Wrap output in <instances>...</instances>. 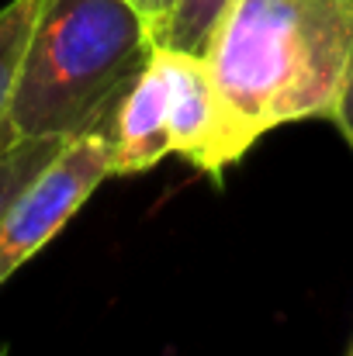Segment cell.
<instances>
[{
    "label": "cell",
    "mask_w": 353,
    "mask_h": 356,
    "mask_svg": "<svg viewBox=\"0 0 353 356\" xmlns=\"http://www.w3.org/2000/svg\"><path fill=\"white\" fill-rule=\"evenodd\" d=\"M205 59L249 145L336 121L353 83V0H233Z\"/></svg>",
    "instance_id": "6da1fadb"
},
{
    "label": "cell",
    "mask_w": 353,
    "mask_h": 356,
    "mask_svg": "<svg viewBox=\"0 0 353 356\" xmlns=\"http://www.w3.org/2000/svg\"><path fill=\"white\" fill-rule=\"evenodd\" d=\"M152 49L132 0H38L7 131L14 138L104 131Z\"/></svg>",
    "instance_id": "7a4b0ae2"
},
{
    "label": "cell",
    "mask_w": 353,
    "mask_h": 356,
    "mask_svg": "<svg viewBox=\"0 0 353 356\" xmlns=\"http://www.w3.org/2000/svg\"><path fill=\"white\" fill-rule=\"evenodd\" d=\"M108 177L111 149L104 131H80L59 145L0 215V287L84 211Z\"/></svg>",
    "instance_id": "3957f363"
},
{
    "label": "cell",
    "mask_w": 353,
    "mask_h": 356,
    "mask_svg": "<svg viewBox=\"0 0 353 356\" xmlns=\"http://www.w3.org/2000/svg\"><path fill=\"white\" fill-rule=\"evenodd\" d=\"M156 59L166 80V135L170 156L184 159L222 187L226 173L253 149L215 87L205 56L156 45Z\"/></svg>",
    "instance_id": "277c9868"
},
{
    "label": "cell",
    "mask_w": 353,
    "mask_h": 356,
    "mask_svg": "<svg viewBox=\"0 0 353 356\" xmlns=\"http://www.w3.org/2000/svg\"><path fill=\"white\" fill-rule=\"evenodd\" d=\"M111 149V177L149 173L170 156L166 135V80L156 59V49L139 73V80L125 90L115 115L104 128Z\"/></svg>",
    "instance_id": "5b68a950"
},
{
    "label": "cell",
    "mask_w": 353,
    "mask_h": 356,
    "mask_svg": "<svg viewBox=\"0 0 353 356\" xmlns=\"http://www.w3.org/2000/svg\"><path fill=\"white\" fill-rule=\"evenodd\" d=\"M35 10H38V0H7L0 7V142L14 138L7 131V111L17 87V70H21L28 35H31Z\"/></svg>",
    "instance_id": "8992f818"
},
{
    "label": "cell",
    "mask_w": 353,
    "mask_h": 356,
    "mask_svg": "<svg viewBox=\"0 0 353 356\" xmlns=\"http://www.w3.org/2000/svg\"><path fill=\"white\" fill-rule=\"evenodd\" d=\"M229 7H233V0H173L163 45L205 56L208 45H212V35L222 24Z\"/></svg>",
    "instance_id": "52a82bcc"
},
{
    "label": "cell",
    "mask_w": 353,
    "mask_h": 356,
    "mask_svg": "<svg viewBox=\"0 0 353 356\" xmlns=\"http://www.w3.org/2000/svg\"><path fill=\"white\" fill-rule=\"evenodd\" d=\"M66 138H7L0 142V215L14 194L59 152Z\"/></svg>",
    "instance_id": "ba28073f"
},
{
    "label": "cell",
    "mask_w": 353,
    "mask_h": 356,
    "mask_svg": "<svg viewBox=\"0 0 353 356\" xmlns=\"http://www.w3.org/2000/svg\"><path fill=\"white\" fill-rule=\"evenodd\" d=\"M132 7H135L139 17L146 21V28H149V35H152V45H163V35H166V24H170L173 0H132Z\"/></svg>",
    "instance_id": "9c48e42d"
},
{
    "label": "cell",
    "mask_w": 353,
    "mask_h": 356,
    "mask_svg": "<svg viewBox=\"0 0 353 356\" xmlns=\"http://www.w3.org/2000/svg\"><path fill=\"white\" fill-rule=\"evenodd\" d=\"M333 124L340 128V135L347 138V145H350V152H353V83H350V90H347V97H343V108H340V115H336Z\"/></svg>",
    "instance_id": "30bf717a"
},
{
    "label": "cell",
    "mask_w": 353,
    "mask_h": 356,
    "mask_svg": "<svg viewBox=\"0 0 353 356\" xmlns=\"http://www.w3.org/2000/svg\"><path fill=\"white\" fill-rule=\"evenodd\" d=\"M350 356H353V346H350Z\"/></svg>",
    "instance_id": "8fae6325"
}]
</instances>
